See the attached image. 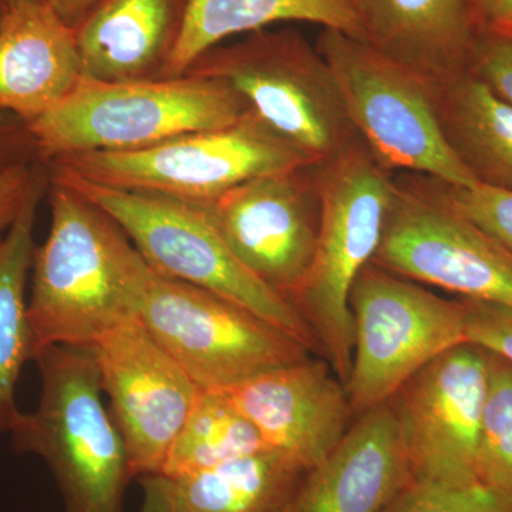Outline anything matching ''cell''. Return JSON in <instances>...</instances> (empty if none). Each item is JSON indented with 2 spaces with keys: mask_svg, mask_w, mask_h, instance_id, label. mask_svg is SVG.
Segmentation results:
<instances>
[{
  "mask_svg": "<svg viewBox=\"0 0 512 512\" xmlns=\"http://www.w3.org/2000/svg\"><path fill=\"white\" fill-rule=\"evenodd\" d=\"M49 204V234L30 269L33 357L53 345L90 348L138 319L154 275L123 228L79 191L49 180Z\"/></svg>",
  "mask_w": 512,
  "mask_h": 512,
  "instance_id": "cell-1",
  "label": "cell"
},
{
  "mask_svg": "<svg viewBox=\"0 0 512 512\" xmlns=\"http://www.w3.org/2000/svg\"><path fill=\"white\" fill-rule=\"evenodd\" d=\"M33 360L39 404L35 412L20 413L10 431L13 448L45 461L64 512H124L134 476L123 437L104 407L93 349L53 345Z\"/></svg>",
  "mask_w": 512,
  "mask_h": 512,
  "instance_id": "cell-2",
  "label": "cell"
},
{
  "mask_svg": "<svg viewBox=\"0 0 512 512\" xmlns=\"http://www.w3.org/2000/svg\"><path fill=\"white\" fill-rule=\"evenodd\" d=\"M248 104L221 80L185 73L137 82L82 79L28 124L40 163L83 153H126L192 131L232 126Z\"/></svg>",
  "mask_w": 512,
  "mask_h": 512,
  "instance_id": "cell-3",
  "label": "cell"
},
{
  "mask_svg": "<svg viewBox=\"0 0 512 512\" xmlns=\"http://www.w3.org/2000/svg\"><path fill=\"white\" fill-rule=\"evenodd\" d=\"M316 173L322 200L318 247L308 275L289 302L319 355L346 384L355 345L350 292L382 242L394 173L363 141L316 164Z\"/></svg>",
  "mask_w": 512,
  "mask_h": 512,
  "instance_id": "cell-4",
  "label": "cell"
},
{
  "mask_svg": "<svg viewBox=\"0 0 512 512\" xmlns=\"http://www.w3.org/2000/svg\"><path fill=\"white\" fill-rule=\"evenodd\" d=\"M187 73L228 84L251 113L316 164L362 141L329 64L299 30L248 33L208 50Z\"/></svg>",
  "mask_w": 512,
  "mask_h": 512,
  "instance_id": "cell-5",
  "label": "cell"
},
{
  "mask_svg": "<svg viewBox=\"0 0 512 512\" xmlns=\"http://www.w3.org/2000/svg\"><path fill=\"white\" fill-rule=\"evenodd\" d=\"M315 45L335 76L357 134L383 167L453 187H476L441 130L439 82L340 30H320Z\"/></svg>",
  "mask_w": 512,
  "mask_h": 512,
  "instance_id": "cell-6",
  "label": "cell"
},
{
  "mask_svg": "<svg viewBox=\"0 0 512 512\" xmlns=\"http://www.w3.org/2000/svg\"><path fill=\"white\" fill-rule=\"evenodd\" d=\"M313 164L249 111L232 126L192 131L143 150L72 154L45 165L49 173L104 187L202 204L261 175Z\"/></svg>",
  "mask_w": 512,
  "mask_h": 512,
  "instance_id": "cell-7",
  "label": "cell"
},
{
  "mask_svg": "<svg viewBox=\"0 0 512 512\" xmlns=\"http://www.w3.org/2000/svg\"><path fill=\"white\" fill-rule=\"evenodd\" d=\"M49 180L69 185L106 211L157 275L238 303L318 353L291 302L262 284L238 261L197 204L148 192L117 190L63 174L49 173Z\"/></svg>",
  "mask_w": 512,
  "mask_h": 512,
  "instance_id": "cell-8",
  "label": "cell"
},
{
  "mask_svg": "<svg viewBox=\"0 0 512 512\" xmlns=\"http://www.w3.org/2000/svg\"><path fill=\"white\" fill-rule=\"evenodd\" d=\"M138 320L202 390L234 389L312 353L292 333L244 306L156 272Z\"/></svg>",
  "mask_w": 512,
  "mask_h": 512,
  "instance_id": "cell-9",
  "label": "cell"
},
{
  "mask_svg": "<svg viewBox=\"0 0 512 512\" xmlns=\"http://www.w3.org/2000/svg\"><path fill=\"white\" fill-rule=\"evenodd\" d=\"M373 265L458 298L512 308V252L447 200L443 183L394 175Z\"/></svg>",
  "mask_w": 512,
  "mask_h": 512,
  "instance_id": "cell-10",
  "label": "cell"
},
{
  "mask_svg": "<svg viewBox=\"0 0 512 512\" xmlns=\"http://www.w3.org/2000/svg\"><path fill=\"white\" fill-rule=\"evenodd\" d=\"M352 369L348 390L353 417L389 402L420 369L466 343L463 301L446 299L369 264L350 292Z\"/></svg>",
  "mask_w": 512,
  "mask_h": 512,
  "instance_id": "cell-11",
  "label": "cell"
},
{
  "mask_svg": "<svg viewBox=\"0 0 512 512\" xmlns=\"http://www.w3.org/2000/svg\"><path fill=\"white\" fill-rule=\"evenodd\" d=\"M197 205L238 261L291 301L318 247L322 200L316 164L261 175Z\"/></svg>",
  "mask_w": 512,
  "mask_h": 512,
  "instance_id": "cell-12",
  "label": "cell"
},
{
  "mask_svg": "<svg viewBox=\"0 0 512 512\" xmlns=\"http://www.w3.org/2000/svg\"><path fill=\"white\" fill-rule=\"evenodd\" d=\"M490 357L461 343L431 360L389 400L413 481L480 483L477 448Z\"/></svg>",
  "mask_w": 512,
  "mask_h": 512,
  "instance_id": "cell-13",
  "label": "cell"
},
{
  "mask_svg": "<svg viewBox=\"0 0 512 512\" xmlns=\"http://www.w3.org/2000/svg\"><path fill=\"white\" fill-rule=\"evenodd\" d=\"M90 348L134 478L160 474L201 387L138 319L101 336Z\"/></svg>",
  "mask_w": 512,
  "mask_h": 512,
  "instance_id": "cell-14",
  "label": "cell"
},
{
  "mask_svg": "<svg viewBox=\"0 0 512 512\" xmlns=\"http://www.w3.org/2000/svg\"><path fill=\"white\" fill-rule=\"evenodd\" d=\"M268 450L303 470L322 463L348 433V390L329 363L312 357L224 390Z\"/></svg>",
  "mask_w": 512,
  "mask_h": 512,
  "instance_id": "cell-15",
  "label": "cell"
},
{
  "mask_svg": "<svg viewBox=\"0 0 512 512\" xmlns=\"http://www.w3.org/2000/svg\"><path fill=\"white\" fill-rule=\"evenodd\" d=\"M412 483L387 402L356 417L338 447L305 474L284 512H382Z\"/></svg>",
  "mask_w": 512,
  "mask_h": 512,
  "instance_id": "cell-16",
  "label": "cell"
},
{
  "mask_svg": "<svg viewBox=\"0 0 512 512\" xmlns=\"http://www.w3.org/2000/svg\"><path fill=\"white\" fill-rule=\"evenodd\" d=\"M74 30L47 2L25 0L0 20V111L33 123L82 82Z\"/></svg>",
  "mask_w": 512,
  "mask_h": 512,
  "instance_id": "cell-17",
  "label": "cell"
},
{
  "mask_svg": "<svg viewBox=\"0 0 512 512\" xmlns=\"http://www.w3.org/2000/svg\"><path fill=\"white\" fill-rule=\"evenodd\" d=\"M187 0H99L74 28L83 79L164 77L183 30Z\"/></svg>",
  "mask_w": 512,
  "mask_h": 512,
  "instance_id": "cell-18",
  "label": "cell"
},
{
  "mask_svg": "<svg viewBox=\"0 0 512 512\" xmlns=\"http://www.w3.org/2000/svg\"><path fill=\"white\" fill-rule=\"evenodd\" d=\"M359 39L443 82L467 69L480 33L474 0H353Z\"/></svg>",
  "mask_w": 512,
  "mask_h": 512,
  "instance_id": "cell-19",
  "label": "cell"
},
{
  "mask_svg": "<svg viewBox=\"0 0 512 512\" xmlns=\"http://www.w3.org/2000/svg\"><path fill=\"white\" fill-rule=\"evenodd\" d=\"M281 22L315 23L359 39L353 0H187L183 30L164 77L183 76L229 37Z\"/></svg>",
  "mask_w": 512,
  "mask_h": 512,
  "instance_id": "cell-20",
  "label": "cell"
},
{
  "mask_svg": "<svg viewBox=\"0 0 512 512\" xmlns=\"http://www.w3.org/2000/svg\"><path fill=\"white\" fill-rule=\"evenodd\" d=\"M448 147L477 184L512 192V106L468 70L437 86Z\"/></svg>",
  "mask_w": 512,
  "mask_h": 512,
  "instance_id": "cell-21",
  "label": "cell"
},
{
  "mask_svg": "<svg viewBox=\"0 0 512 512\" xmlns=\"http://www.w3.org/2000/svg\"><path fill=\"white\" fill-rule=\"evenodd\" d=\"M49 185L40 180L0 242V436L10 433L20 410L16 386L23 366L33 359L26 288L35 254L37 207Z\"/></svg>",
  "mask_w": 512,
  "mask_h": 512,
  "instance_id": "cell-22",
  "label": "cell"
},
{
  "mask_svg": "<svg viewBox=\"0 0 512 512\" xmlns=\"http://www.w3.org/2000/svg\"><path fill=\"white\" fill-rule=\"evenodd\" d=\"M306 473L264 450L168 480L177 512H284Z\"/></svg>",
  "mask_w": 512,
  "mask_h": 512,
  "instance_id": "cell-23",
  "label": "cell"
},
{
  "mask_svg": "<svg viewBox=\"0 0 512 512\" xmlns=\"http://www.w3.org/2000/svg\"><path fill=\"white\" fill-rule=\"evenodd\" d=\"M268 450L224 390H201L168 451L161 476L180 478Z\"/></svg>",
  "mask_w": 512,
  "mask_h": 512,
  "instance_id": "cell-24",
  "label": "cell"
},
{
  "mask_svg": "<svg viewBox=\"0 0 512 512\" xmlns=\"http://www.w3.org/2000/svg\"><path fill=\"white\" fill-rule=\"evenodd\" d=\"M488 386L477 448L480 483L512 494V363L488 352Z\"/></svg>",
  "mask_w": 512,
  "mask_h": 512,
  "instance_id": "cell-25",
  "label": "cell"
},
{
  "mask_svg": "<svg viewBox=\"0 0 512 512\" xmlns=\"http://www.w3.org/2000/svg\"><path fill=\"white\" fill-rule=\"evenodd\" d=\"M382 512H512V494L483 483L413 481Z\"/></svg>",
  "mask_w": 512,
  "mask_h": 512,
  "instance_id": "cell-26",
  "label": "cell"
},
{
  "mask_svg": "<svg viewBox=\"0 0 512 512\" xmlns=\"http://www.w3.org/2000/svg\"><path fill=\"white\" fill-rule=\"evenodd\" d=\"M443 191L457 211L512 252V192L480 184L453 187L446 183H443Z\"/></svg>",
  "mask_w": 512,
  "mask_h": 512,
  "instance_id": "cell-27",
  "label": "cell"
},
{
  "mask_svg": "<svg viewBox=\"0 0 512 512\" xmlns=\"http://www.w3.org/2000/svg\"><path fill=\"white\" fill-rule=\"evenodd\" d=\"M467 70L512 106V29H481Z\"/></svg>",
  "mask_w": 512,
  "mask_h": 512,
  "instance_id": "cell-28",
  "label": "cell"
},
{
  "mask_svg": "<svg viewBox=\"0 0 512 512\" xmlns=\"http://www.w3.org/2000/svg\"><path fill=\"white\" fill-rule=\"evenodd\" d=\"M468 343L512 363V308L500 303L464 299Z\"/></svg>",
  "mask_w": 512,
  "mask_h": 512,
  "instance_id": "cell-29",
  "label": "cell"
},
{
  "mask_svg": "<svg viewBox=\"0 0 512 512\" xmlns=\"http://www.w3.org/2000/svg\"><path fill=\"white\" fill-rule=\"evenodd\" d=\"M47 174L49 171L43 163L16 165L0 171V232L8 231L30 192Z\"/></svg>",
  "mask_w": 512,
  "mask_h": 512,
  "instance_id": "cell-30",
  "label": "cell"
},
{
  "mask_svg": "<svg viewBox=\"0 0 512 512\" xmlns=\"http://www.w3.org/2000/svg\"><path fill=\"white\" fill-rule=\"evenodd\" d=\"M33 163L40 161L28 123L0 111V171Z\"/></svg>",
  "mask_w": 512,
  "mask_h": 512,
  "instance_id": "cell-31",
  "label": "cell"
},
{
  "mask_svg": "<svg viewBox=\"0 0 512 512\" xmlns=\"http://www.w3.org/2000/svg\"><path fill=\"white\" fill-rule=\"evenodd\" d=\"M143 503L140 512H177L171 497L170 480L161 474L140 477Z\"/></svg>",
  "mask_w": 512,
  "mask_h": 512,
  "instance_id": "cell-32",
  "label": "cell"
},
{
  "mask_svg": "<svg viewBox=\"0 0 512 512\" xmlns=\"http://www.w3.org/2000/svg\"><path fill=\"white\" fill-rule=\"evenodd\" d=\"M481 29H512V0H474Z\"/></svg>",
  "mask_w": 512,
  "mask_h": 512,
  "instance_id": "cell-33",
  "label": "cell"
},
{
  "mask_svg": "<svg viewBox=\"0 0 512 512\" xmlns=\"http://www.w3.org/2000/svg\"><path fill=\"white\" fill-rule=\"evenodd\" d=\"M97 2L99 0H47V5L69 28L74 29Z\"/></svg>",
  "mask_w": 512,
  "mask_h": 512,
  "instance_id": "cell-34",
  "label": "cell"
},
{
  "mask_svg": "<svg viewBox=\"0 0 512 512\" xmlns=\"http://www.w3.org/2000/svg\"><path fill=\"white\" fill-rule=\"evenodd\" d=\"M25 2V0H0V5L3 8H9V6L15 5V3ZM39 2H47V0H39Z\"/></svg>",
  "mask_w": 512,
  "mask_h": 512,
  "instance_id": "cell-35",
  "label": "cell"
},
{
  "mask_svg": "<svg viewBox=\"0 0 512 512\" xmlns=\"http://www.w3.org/2000/svg\"><path fill=\"white\" fill-rule=\"evenodd\" d=\"M3 12H5V8H3L2 5H0V20H2Z\"/></svg>",
  "mask_w": 512,
  "mask_h": 512,
  "instance_id": "cell-36",
  "label": "cell"
},
{
  "mask_svg": "<svg viewBox=\"0 0 512 512\" xmlns=\"http://www.w3.org/2000/svg\"><path fill=\"white\" fill-rule=\"evenodd\" d=\"M3 239V232H0V242H2Z\"/></svg>",
  "mask_w": 512,
  "mask_h": 512,
  "instance_id": "cell-37",
  "label": "cell"
}]
</instances>
